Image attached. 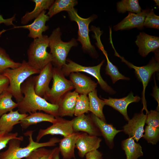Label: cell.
Here are the masks:
<instances>
[{
	"label": "cell",
	"mask_w": 159,
	"mask_h": 159,
	"mask_svg": "<svg viewBox=\"0 0 159 159\" xmlns=\"http://www.w3.org/2000/svg\"><path fill=\"white\" fill-rule=\"evenodd\" d=\"M82 132H73L60 139L58 147L63 159H72L75 158L74 150L77 140Z\"/></svg>",
	"instance_id": "cell-20"
},
{
	"label": "cell",
	"mask_w": 159,
	"mask_h": 159,
	"mask_svg": "<svg viewBox=\"0 0 159 159\" xmlns=\"http://www.w3.org/2000/svg\"><path fill=\"white\" fill-rule=\"evenodd\" d=\"M122 146L126 155V159H137L143 155L141 145L136 143L131 137L122 141Z\"/></svg>",
	"instance_id": "cell-27"
},
{
	"label": "cell",
	"mask_w": 159,
	"mask_h": 159,
	"mask_svg": "<svg viewBox=\"0 0 159 159\" xmlns=\"http://www.w3.org/2000/svg\"><path fill=\"white\" fill-rule=\"evenodd\" d=\"M62 33L59 27L54 29L48 37L49 47L52 58V64L61 69L65 64L67 58L71 48L77 46V40L72 38L68 42H64L61 39Z\"/></svg>",
	"instance_id": "cell-4"
},
{
	"label": "cell",
	"mask_w": 159,
	"mask_h": 159,
	"mask_svg": "<svg viewBox=\"0 0 159 159\" xmlns=\"http://www.w3.org/2000/svg\"><path fill=\"white\" fill-rule=\"evenodd\" d=\"M145 133L143 137L149 143L156 144L159 140V129L147 125L145 127Z\"/></svg>",
	"instance_id": "cell-35"
},
{
	"label": "cell",
	"mask_w": 159,
	"mask_h": 159,
	"mask_svg": "<svg viewBox=\"0 0 159 159\" xmlns=\"http://www.w3.org/2000/svg\"><path fill=\"white\" fill-rule=\"evenodd\" d=\"M9 85L8 79L2 74H0V95L8 88Z\"/></svg>",
	"instance_id": "cell-39"
},
{
	"label": "cell",
	"mask_w": 159,
	"mask_h": 159,
	"mask_svg": "<svg viewBox=\"0 0 159 159\" xmlns=\"http://www.w3.org/2000/svg\"><path fill=\"white\" fill-rule=\"evenodd\" d=\"M105 105L110 106L119 112L124 117L125 119L128 121L129 118L128 116L127 108L128 105L133 102H139L141 98L138 96H134L132 92L127 96L121 98H115L109 97L108 99L102 98Z\"/></svg>",
	"instance_id": "cell-18"
},
{
	"label": "cell",
	"mask_w": 159,
	"mask_h": 159,
	"mask_svg": "<svg viewBox=\"0 0 159 159\" xmlns=\"http://www.w3.org/2000/svg\"><path fill=\"white\" fill-rule=\"evenodd\" d=\"M115 52V55L119 57L122 61L125 63L129 67L133 69L135 73L139 80L141 82L143 86L142 92V101L143 105V110L147 111L146 101L145 97V89L152 75L159 70V62L158 53V50L155 51V57H153L146 65L138 67L125 60L124 58L120 56L113 47Z\"/></svg>",
	"instance_id": "cell-8"
},
{
	"label": "cell",
	"mask_w": 159,
	"mask_h": 159,
	"mask_svg": "<svg viewBox=\"0 0 159 159\" xmlns=\"http://www.w3.org/2000/svg\"><path fill=\"white\" fill-rule=\"evenodd\" d=\"M68 63L64 65L61 70L65 76H67L72 72H83L87 73L95 77L97 80L101 88L110 94H113L116 92L105 81L100 73L101 67L105 60L97 65L94 66H85L79 64L69 59H67Z\"/></svg>",
	"instance_id": "cell-9"
},
{
	"label": "cell",
	"mask_w": 159,
	"mask_h": 159,
	"mask_svg": "<svg viewBox=\"0 0 159 159\" xmlns=\"http://www.w3.org/2000/svg\"><path fill=\"white\" fill-rule=\"evenodd\" d=\"M107 60V64L106 66L105 73L110 76L113 83L114 84L120 80H129L130 78L125 76L119 72L117 67L113 64L110 61L106 51L102 52Z\"/></svg>",
	"instance_id": "cell-32"
},
{
	"label": "cell",
	"mask_w": 159,
	"mask_h": 159,
	"mask_svg": "<svg viewBox=\"0 0 159 159\" xmlns=\"http://www.w3.org/2000/svg\"><path fill=\"white\" fill-rule=\"evenodd\" d=\"M16 14H15L11 18L4 19L2 16L0 14V24L3 23L7 26L11 25L15 26L13 22L16 20Z\"/></svg>",
	"instance_id": "cell-41"
},
{
	"label": "cell",
	"mask_w": 159,
	"mask_h": 159,
	"mask_svg": "<svg viewBox=\"0 0 159 159\" xmlns=\"http://www.w3.org/2000/svg\"><path fill=\"white\" fill-rule=\"evenodd\" d=\"M117 8L119 13L123 14L127 11L139 14L142 11L138 0H122L117 3Z\"/></svg>",
	"instance_id": "cell-30"
},
{
	"label": "cell",
	"mask_w": 159,
	"mask_h": 159,
	"mask_svg": "<svg viewBox=\"0 0 159 159\" xmlns=\"http://www.w3.org/2000/svg\"><path fill=\"white\" fill-rule=\"evenodd\" d=\"M79 94L75 91L67 93L61 99L57 105L59 117L74 115L77 98Z\"/></svg>",
	"instance_id": "cell-21"
},
{
	"label": "cell",
	"mask_w": 159,
	"mask_h": 159,
	"mask_svg": "<svg viewBox=\"0 0 159 159\" xmlns=\"http://www.w3.org/2000/svg\"><path fill=\"white\" fill-rule=\"evenodd\" d=\"M157 110H151L146 113L145 123L148 125L159 128V113Z\"/></svg>",
	"instance_id": "cell-38"
},
{
	"label": "cell",
	"mask_w": 159,
	"mask_h": 159,
	"mask_svg": "<svg viewBox=\"0 0 159 159\" xmlns=\"http://www.w3.org/2000/svg\"><path fill=\"white\" fill-rule=\"evenodd\" d=\"M46 12L45 11H43L30 24L15 26L13 29L22 28L27 29L29 32L28 37L34 39L40 37L43 35V32H45L49 28L48 26L46 25V23L49 20V18L46 14Z\"/></svg>",
	"instance_id": "cell-19"
},
{
	"label": "cell",
	"mask_w": 159,
	"mask_h": 159,
	"mask_svg": "<svg viewBox=\"0 0 159 159\" xmlns=\"http://www.w3.org/2000/svg\"><path fill=\"white\" fill-rule=\"evenodd\" d=\"M146 117L147 114H145L143 112L135 114L124 126L122 130L129 137H132L138 142L143 136Z\"/></svg>",
	"instance_id": "cell-13"
},
{
	"label": "cell",
	"mask_w": 159,
	"mask_h": 159,
	"mask_svg": "<svg viewBox=\"0 0 159 159\" xmlns=\"http://www.w3.org/2000/svg\"><path fill=\"white\" fill-rule=\"evenodd\" d=\"M12 94L6 89L0 95V117L17 107L18 104L12 100Z\"/></svg>",
	"instance_id": "cell-29"
},
{
	"label": "cell",
	"mask_w": 159,
	"mask_h": 159,
	"mask_svg": "<svg viewBox=\"0 0 159 159\" xmlns=\"http://www.w3.org/2000/svg\"><path fill=\"white\" fill-rule=\"evenodd\" d=\"M51 126L44 129L39 130L36 138V141L39 142L44 136L47 135H60L66 137L73 133V120H68L58 117Z\"/></svg>",
	"instance_id": "cell-10"
},
{
	"label": "cell",
	"mask_w": 159,
	"mask_h": 159,
	"mask_svg": "<svg viewBox=\"0 0 159 159\" xmlns=\"http://www.w3.org/2000/svg\"><path fill=\"white\" fill-rule=\"evenodd\" d=\"M88 95L89 111L101 120L106 122L103 112V108L105 104L104 100L98 97L97 90L95 89L89 93Z\"/></svg>",
	"instance_id": "cell-26"
},
{
	"label": "cell",
	"mask_w": 159,
	"mask_h": 159,
	"mask_svg": "<svg viewBox=\"0 0 159 159\" xmlns=\"http://www.w3.org/2000/svg\"><path fill=\"white\" fill-rule=\"evenodd\" d=\"M21 90L23 97L19 102L17 107L19 112L22 114H29L42 111L55 118L59 117L57 105L51 104L35 92L32 77L27 79L22 84Z\"/></svg>",
	"instance_id": "cell-1"
},
{
	"label": "cell",
	"mask_w": 159,
	"mask_h": 159,
	"mask_svg": "<svg viewBox=\"0 0 159 159\" xmlns=\"http://www.w3.org/2000/svg\"><path fill=\"white\" fill-rule=\"evenodd\" d=\"M90 116L94 123L110 147L112 145L114 138L116 134L122 130H117L111 124H107L92 113Z\"/></svg>",
	"instance_id": "cell-22"
},
{
	"label": "cell",
	"mask_w": 159,
	"mask_h": 159,
	"mask_svg": "<svg viewBox=\"0 0 159 159\" xmlns=\"http://www.w3.org/2000/svg\"><path fill=\"white\" fill-rule=\"evenodd\" d=\"M149 8L142 10L139 14L129 12L128 15L120 22L114 25V30H129L134 28L142 30L144 28L143 24L145 18L150 10Z\"/></svg>",
	"instance_id": "cell-12"
},
{
	"label": "cell",
	"mask_w": 159,
	"mask_h": 159,
	"mask_svg": "<svg viewBox=\"0 0 159 159\" xmlns=\"http://www.w3.org/2000/svg\"><path fill=\"white\" fill-rule=\"evenodd\" d=\"M143 26L148 28L159 29V16L155 14L153 9H150L146 16Z\"/></svg>",
	"instance_id": "cell-36"
},
{
	"label": "cell",
	"mask_w": 159,
	"mask_h": 159,
	"mask_svg": "<svg viewBox=\"0 0 159 159\" xmlns=\"http://www.w3.org/2000/svg\"><path fill=\"white\" fill-rule=\"evenodd\" d=\"M101 141V138L98 136L90 135L82 132L76 144L79 156L83 158L87 153L97 150Z\"/></svg>",
	"instance_id": "cell-16"
},
{
	"label": "cell",
	"mask_w": 159,
	"mask_h": 159,
	"mask_svg": "<svg viewBox=\"0 0 159 159\" xmlns=\"http://www.w3.org/2000/svg\"><path fill=\"white\" fill-rule=\"evenodd\" d=\"M56 120L53 116L42 112H36L29 114L20 121V124L23 129H26L30 126L44 122L52 124Z\"/></svg>",
	"instance_id": "cell-24"
},
{
	"label": "cell",
	"mask_w": 159,
	"mask_h": 159,
	"mask_svg": "<svg viewBox=\"0 0 159 159\" xmlns=\"http://www.w3.org/2000/svg\"><path fill=\"white\" fill-rule=\"evenodd\" d=\"M33 131H26L24 135L28 136L29 143L26 147H21L20 144L22 140L18 139L10 140L8 147L5 151L0 152V159H21L28 156L33 151L41 147H53L59 142L60 139L56 137L50 138L46 142L39 143L33 140L32 135Z\"/></svg>",
	"instance_id": "cell-2"
},
{
	"label": "cell",
	"mask_w": 159,
	"mask_h": 159,
	"mask_svg": "<svg viewBox=\"0 0 159 159\" xmlns=\"http://www.w3.org/2000/svg\"><path fill=\"white\" fill-rule=\"evenodd\" d=\"M49 47L48 37L43 35L34 39L27 51L29 65L34 69L40 70L52 61V56L47 51Z\"/></svg>",
	"instance_id": "cell-5"
},
{
	"label": "cell",
	"mask_w": 159,
	"mask_h": 159,
	"mask_svg": "<svg viewBox=\"0 0 159 159\" xmlns=\"http://www.w3.org/2000/svg\"><path fill=\"white\" fill-rule=\"evenodd\" d=\"M135 42L138 47V52L142 57H145L151 52H155L159 47V37L140 32Z\"/></svg>",
	"instance_id": "cell-14"
},
{
	"label": "cell",
	"mask_w": 159,
	"mask_h": 159,
	"mask_svg": "<svg viewBox=\"0 0 159 159\" xmlns=\"http://www.w3.org/2000/svg\"><path fill=\"white\" fill-rule=\"evenodd\" d=\"M59 153L60 152L59 150L55 154L54 156V159H60Z\"/></svg>",
	"instance_id": "cell-43"
},
{
	"label": "cell",
	"mask_w": 159,
	"mask_h": 159,
	"mask_svg": "<svg viewBox=\"0 0 159 159\" xmlns=\"http://www.w3.org/2000/svg\"><path fill=\"white\" fill-rule=\"evenodd\" d=\"M156 4L155 5L159 6V1L158 0H153Z\"/></svg>",
	"instance_id": "cell-44"
},
{
	"label": "cell",
	"mask_w": 159,
	"mask_h": 159,
	"mask_svg": "<svg viewBox=\"0 0 159 159\" xmlns=\"http://www.w3.org/2000/svg\"><path fill=\"white\" fill-rule=\"evenodd\" d=\"M85 159H102V154L97 150L89 152L85 155Z\"/></svg>",
	"instance_id": "cell-40"
},
{
	"label": "cell",
	"mask_w": 159,
	"mask_h": 159,
	"mask_svg": "<svg viewBox=\"0 0 159 159\" xmlns=\"http://www.w3.org/2000/svg\"><path fill=\"white\" fill-rule=\"evenodd\" d=\"M155 82V79H154L155 85L153 88V93L151 95L153 96L158 103V105L157 107V110L158 111L159 108V89L156 85Z\"/></svg>",
	"instance_id": "cell-42"
},
{
	"label": "cell",
	"mask_w": 159,
	"mask_h": 159,
	"mask_svg": "<svg viewBox=\"0 0 159 159\" xmlns=\"http://www.w3.org/2000/svg\"><path fill=\"white\" fill-rule=\"evenodd\" d=\"M59 150L58 147L52 149L39 148L33 151L25 159H54L55 154Z\"/></svg>",
	"instance_id": "cell-31"
},
{
	"label": "cell",
	"mask_w": 159,
	"mask_h": 159,
	"mask_svg": "<svg viewBox=\"0 0 159 159\" xmlns=\"http://www.w3.org/2000/svg\"><path fill=\"white\" fill-rule=\"evenodd\" d=\"M35 4L34 8L32 11L26 13L21 18V22L23 25L38 17L44 11L48 9L54 2L53 0H32Z\"/></svg>",
	"instance_id": "cell-25"
},
{
	"label": "cell",
	"mask_w": 159,
	"mask_h": 159,
	"mask_svg": "<svg viewBox=\"0 0 159 159\" xmlns=\"http://www.w3.org/2000/svg\"><path fill=\"white\" fill-rule=\"evenodd\" d=\"M52 79V87L43 98L51 104L57 105L62 97L74 87L72 82L65 78L61 69L53 67Z\"/></svg>",
	"instance_id": "cell-7"
},
{
	"label": "cell",
	"mask_w": 159,
	"mask_h": 159,
	"mask_svg": "<svg viewBox=\"0 0 159 159\" xmlns=\"http://www.w3.org/2000/svg\"><path fill=\"white\" fill-rule=\"evenodd\" d=\"M6 30H3L1 31H0V37L1 36V34L4 32Z\"/></svg>",
	"instance_id": "cell-45"
},
{
	"label": "cell",
	"mask_w": 159,
	"mask_h": 159,
	"mask_svg": "<svg viewBox=\"0 0 159 159\" xmlns=\"http://www.w3.org/2000/svg\"><path fill=\"white\" fill-rule=\"evenodd\" d=\"M21 64V63L14 62L3 48L0 47V74L8 68L14 69Z\"/></svg>",
	"instance_id": "cell-33"
},
{
	"label": "cell",
	"mask_w": 159,
	"mask_h": 159,
	"mask_svg": "<svg viewBox=\"0 0 159 159\" xmlns=\"http://www.w3.org/2000/svg\"><path fill=\"white\" fill-rule=\"evenodd\" d=\"M53 67L50 63L41 69L38 75L32 77L34 87L35 93L43 97L49 90V84L53 77Z\"/></svg>",
	"instance_id": "cell-11"
},
{
	"label": "cell",
	"mask_w": 159,
	"mask_h": 159,
	"mask_svg": "<svg viewBox=\"0 0 159 159\" xmlns=\"http://www.w3.org/2000/svg\"><path fill=\"white\" fill-rule=\"evenodd\" d=\"M77 4L76 0H56L50 6L47 14L50 18L62 11L67 12L74 8Z\"/></svg>",
	"instance_id": "cell-28"
},
{
	"label": "cell",
	"mask_w": 159,
	"mask_h": 159,
	"mask_svg": "<svg viewBox=\"0 0 159 159\" xmlns=\"http://www.w3.org/2000/svg\"><path fill=\"white\" fill-rule=\"evenodd\" d=\"M89 109V100L87 95H79L76 100L74 115L77 117L87 113Z\"/></svg>",
	"instance_id": "cell-34"
},
{
	"label": "cell",
	"mask_w": 159,
	"mask_h": 159,
	"mask_svg": "<svg viewBox=\"0 0 159 159\" xmlns=\"http://www.w3.org/2000/svg\"><path fill=\"white\" fill-rule=\"evenodd\" d=\"M17 132H8L5 131H0V151L6 147L9 141L13 139H18L22 141L24 138L18 136Z\"/></svg>",
	"instance_id": "cell-37"
},
{
	"label": "cell",
	"mask_w": 159,
	"mask_h": 159,
	"mask_svg": "<svg viewBox=\"0 0 159 159\" xmlns=\"http://www.w3.org/2000/svg\"><path fill=\"white\" fill-rule=\"evenodd\" d=\"M67 12L70 20L75 21L77 24L78 31L77 40L81 43L84 51L88 53L92 57L97 58L98 54L95 47L91 43L89 36L90 30L89 28V24L97 18V16L94 14L88 18H83L78 14L74 8Z\"/></svg>",
	"instance_id": "cell-6"
},
{
	"label": "cell",
	"mask_w": 159,
	"mask_h": 159,
	"mask_svg": "<svg viewBox=\"0 0 159 159\" xmlns=\"http://www.w3.org/2000/svg\"><path fill=\"white\" fill-rule=\"evenodd\" d=\"M69 75L75 91L78 94L88 95L97 87V83L90 78L79 72H72Z\"/></svg>",
	"instance_id": "cell-15"
},
{
	"label": "cell",
	"mask_w": 159,
	"mask_h": 159,
	"mask_svg": "<svg viewBox=\"0 0 159 159\" xmlns=\"http://www.w3.org/2000/svg\"><path fill=\"white\" fill-rule=\"evenodd\" d=\"M28 115L20 113L18 110L11 111L0 117V131L11 132L16 125Z\"/></svg>",
	"instance_id": "cell-23"
},
{
	"label": "cell",
	"mask_w": 159,
	"mask_h": 159,
	"mask_svg": "<svg viewBox=\"0 0 159 159\" xmlns=\"http://www.w3.org/2000/svg\"><path fill=\"white\" fill-rule=\"evenodd\" d=\"M40 70H36L31 66L25 60H23L19 67L8 68L2 74L9 80V85L7 89L12 95L17 103L21 101L23 97L21 90L22 84L29 77L34 74H39Z\"/></svg>",
	"instance_id": "cell-3"
},
{
	"label": "cell",
	"mask_w": 159,
	"mask_h": 159,
	"mask_svg": "<svg viewBox=\"0 0 159 159\" xmlns=\"http://www.w3.org/2000/svg\"><path fill=\"white\" fill-rule=\"evenodd\" d=\"M74 132H82L92 136H98L100 132L93 122L90 115L83 114L72 119Z\"/></svg>",
	"instance_id": "cell-17"
}]
</instances>
